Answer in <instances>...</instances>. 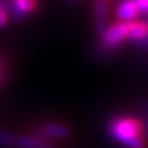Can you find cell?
Instances as JSON below:
<instances>
[{
    "mask_svg": "<svg viewBox=\"0 0 148 148\" xmlns=\"http://www.w3.org/2000/svg\"><path fill=\"white\" fill-rule=\"evenodd\" d=\"M148 37V22L146 21H132L128 34V41L135 43L143 42Z\"/></svg>",
    "mask_w": 148,
    "mask_h": 148,
    "instance_id": "52a82bcc",
    "label": "cell"
},
{
    "mask_svg": "<svg viewBox=\"0 0 148 148\" xmlns=\"http://www.w3.org/2000/svg\"><path fill=\"white\" fill-rule=\"evenodd\" d=\"M43 137L40 136H18L15 137L14 146L18 148H41Z\"/></svg>",
    "mask_w": 148,
    "mask_h": 148,
    "instance_id": "ba28073f",
    "label": "cell"
},
{
    "mask_svg": "<svg viewBox=\"0 0 148 148\" xmlns=\"http://www.w3.org/2000/svg\"><path fill=\"white\" fill-rule=\"evenodd\" d=\"M141 117L142 121L140 122L143 127V133H145L146 137H148V101H142L141 103Z\"/></svg>",
    "mask_w": 148,
    "mask_h": 148,
    "instance_id": "9c48e42d",
    "label": "cell"
},
{
    "mask_svg": "<svg viewBox=\"0 0 148 148\" xmlns=\"http://www.w3.org/2000/svg\"><path fill=\"white\" fill-rule=\"evenodd\" d=\"M40 131L43 137L59 138V140H66L71 136V128L61 122H47L41 126Z\"/></svg>",
    "mask_w": 148,
    "mask_h": 148,
    "instance_id": "5b68a950",
    "label": "cell"
},
{
    "mask_svg": "<svg viewBox=\"0 0 148 148\" xmlns=\"http://www.w3.org/2000/svg\"><path fill=\"white\" fill-rule=\"evenodd\" d=\"M8 11L6 10H4V9L0 6V27H4L6 25V22H8Z\"/></svg>",
    "mask_w": 148,
    "mask_h": 148,
    "instance_id": "7c38bea8",
    "label": "cell"
},
{
    "mask_svg": "<svg viewBox=\"0 0 148 148\" xmlns=\"http://www.w3.org/2000/svg\"><path fill=\"white\" fill-rule=\"evenodd\" d=\"M109 5L106 0H96L94 4V27L99 36L104 34L109 26Z\"/></svg>",
    "mask_w": 148,
    "mask_h": 148,
    "instance_id": "3957f363",
    "label": "cell"
},
{
    "mask_svg": "<svg viewBox=\"0 0 148 148\" xmlns=\"http://www.w3.org/2000/svg\"><path fill=\"white\" fill-rule=\"evenodd\" d=\"M140 15L137 4L135 0H122L116 8V17L119 21L132 22Z\"/></svg>",
    "mask_w": 148,
    "mask_h": 148,
    "instance_id": "277c9868",
    "label": "cell"
},
{
    "mask_svg": "<svg viewBox=\"0 0 148 148\" xmlns=\"http://www.w3.org/2000/svg\"><path fill=\"white\" fill-rule=\"evenodd\" d=\"M36 0H12L11 3V15L15 20H22L36 9Z\"/></svg>",
    "mask_w": 148,
    "mask_h": 148,
    "instance_id": "8992f818",
    "label": "cell"
},
{
    "mask_svg": "<svg viewBox=\"0 0 148 148\" xmlns=\"http://www.w3.org/2000/svg\"><path fill=\"white\" fill-rule=\"evenodd\" d=\"M0 73H1V66H0Z\"/></svg>",
    "mask_w": 148,
    "mask_h": 148,
    "instance_id": "5bb4252c",
    "label": "cell"
},
{
    "mask_svg": "<svg viewBox=\"0 0 148 148\" xmlns=\"http://www.w3.org/2000/svg\"><path fill=\"white\" fill-rule=\"evenodd\" d=\"M140 14H148V0H135Z\"/></svg>",
    "mask_w": 148,
    "mask_h": 148,
    "instance_id": "8fae6325",
    "label": "cell"
},
{
    "mask_svg": "<svg viewBox=\"0 0 148 148\" xmlns=\"http://www.w3.org/2000/svg\"><path fill=\"white\" fill-rule=\"evenodd\" d=\"M108 133L115 142L126 148H145V133L140 120L131 116H117L108 123Z\"/></svg>",
    "mask_w": 148,
    "mask_h": 148,
    "instance_id": "6da1fadb",
    "label": "cell"
},
{
    "mask_svg": "<svg viewBox=\"0 0 148 148\" xmlns=\"http://www.w3.org/2000/svg\"><path fill=\"white\" fill-rule=\"evenodd\" d=\"M14 143H15V137L10 135L9 132L0 130V146L10 147V146H14Z\"/></svg>",
    "mask_w": 148,
    "mask_h": 148,
    "instance_id": "30bf717a",
    "label": "cell"
},
{
    "mask_svg": "<svg viewBox=\"0 0 148 148\" xmlns=\"http://www.w3.org/2000/svg\"><path fill=\"white\" fill-rule=\"evenodd\" d=\"M131 29V22L116 21L109 25L100 36L101 46L105 49H116L125 41H128V34Z\"/></svg>",
    "mask_w": 148,
    "mask_h": 148,
    "instance_id": "7a4b0ae2",
    "label": "cell"
},
{
    "mask_svg": "<svg viewBox=\"0 0 148 148\" xmlns=\"http://www.w3.org/2000/svg\"><path fill=\"white\" fill-rule=\"evenodd\" d=\"M41 148H53L52 146L49 145V143L46 141V138H43V141H42V145H41Z\"/></svg>",
    "mask_w": 148,
    "mask_h": 148,
    "instance_id": "4fadbf2b",
    "label": "cell"
}]
</instances>
